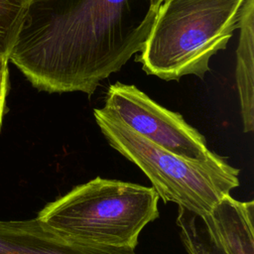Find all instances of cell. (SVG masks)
<instances>
[{
  "label": "cell",
  "mask_w": 254,
  "mask_h": 254,
  "mask_svg": "<svg viewBox=\"0 0 254 254\" xmlns=\"http://www.w3.org/2000/svg\"><path fill=\"white\" fill-rule=\"evenodd\" d=\"M163 1H165V0H163Z\"/></svg>",
  "instance_id": "cell-12"
},
{
  "label": "cell",
  "mask_w": 254,
  "mask_h": 254,
  "mask_svg": "<svg viewBox=\"0 0 254 254\" xmlns=\"http://www.w3.org/2000/svg\"><path fill=\"white\" fill-rule=\"evenodd\" d=\"M254 201L225 196L203 215L178 207L177 226L188 254H254Z\"/></svg>",
  "instance_id": "cell-6"
},
{
  "label": "cell",
  "mask_w": 254,
  "mask_h": 254,
  "mask_svg": "<svg viewBox=\"0 0 254 254\" xmlns=\"http://www.w3.org/2000/svg\"><path fill=\"white\" fill-rule=\"evenodd\" d=\"M32 1H41V0H31V2H32Z\"/></svg>",
  "instance_id": "cell-11"
},
{
  "label": "cell",
  "mask_w": 254,
  "mask_h": 254,
  "mask_svg": "<svg viewBox=\"0 0 254 254\" xmlns=\"http://www.w3.org/2000/svg\"><path fill=\"white\" fill-rule=\"evenodd\" d=\"M159 199L152 187L96 177L47 203L36 217L66 237L135 249L145 226L160 216Z\"/></svg>",
  "instance_id": "cell-2"
},
{
  "label": "cell",
  "mask_w": 254,
  "mask_h": 254,
  "mask_svg": "<svg viewBox=\"0 0 254 254\" xmlns=\"http://www.w3.org/2000/svg\"><path fill=\"white\" fill-rule=\"evenodd\" d=\"M162 3L32 1L8 59L40 90L91 95L141 52Z\"/></svg>",
  "instance_id": "cell-1"
},
{
  "label": "cell",
  "mask_w": 254,
  "mask_h": 254,
  "mask_svg": "<svg viewBox=\"0 0 254 254\" xmlns=\"http://www.w3.org/2000/svg\"><path fill=\"white\" fill-rule=\"evenodd\" d=\"M94 118L109 145L146 175L165 203L203 215L239 187V170L215 153L203 160L181 157L140 136L104 108L94 109Z\"/></svg>",
  "instance_id": "cell-4"
},
{
  "label": "cell",
  "mask_w": 254,
  "mask_h": 254,
  "mask_svg": "<svg viewBox=\"0 0 254 254\" xmlns=\"http://www.w3.org/2000/svg\"><path fill=\"white\" fill-rule=\"evenodd\" d=\"M45 228L37 217L0 220V254H40Z\"/></svg>",
  "instance_id": "cell-8"
},
{
  "label": "cell",
  "mask_w": 254,
  "mask_h": 254,
  "mask_svg": "<svg viewBox=\"0 0 254 254\" xmlns=\"http://www.w3.org/2000/svg\"><path fill=\"white\" fill-rule=\"evenodd\" d=\"M103 108L140 136L178 156L203 160L213 154L205 138L180 113L159 105L133 84L110 85Z\"/></svg>",
  "instance_id": "cell-5"
},
{
  "label": "cell",
  "mask_w": 254,
  "mask_h": 254,
  "mask_svg": "<svg viewBox=\"0 0 254 254\" xmlns=\"http://www.w3.org/2000/svg\"><path fill=\"white\" fill-rule=\"evenodd\" d=\"M8 57L0 54V129L5 112L6 96L8 90Z\"/></svg>",
  "instance_id": "cell-10"
},
{
  "label": "cell",
  "mask_w": 254,
  "mask_h": 254,
  "mask_svg": "<svg viewBox=\"0 0 254 254\" xmlns=\"http://www.w3.org/2000/svg\"><path fill=\"white\" fill-rule=\"evenodd\" d=\"M244 0H165L141 50L143 69L165 80L203 77L239 27Z\"/></svg>",
  "instance_id": "cell-3"
},
{
  "label": "cell",
  "mask_w": 254,
  "mask_h": 254,
  "mask_svg": "<svg viewBox=\"0 0 254 254\" xmlns=\"http://www.w3.org/2000/svg\"><path fill=\"white\" fill-rule=\"evenodd\" d=\"M254 0H244L239 22L235 79L244 132L254 129Z\"/></svg>",
  "instance_id": "cell-7"
},
{
  "label": "cell",
  "mask_w": 254,
  "mask_h": 254,
  "mask_svg": "<svg viewBox=\"0 0 254 254\" xmlns=\"http://www.w3.org/2000/svg\"><path fill=\"white\" fill-rule=\"evenodd\" d=\"M31 0H0V54L8 57Z\"/></svg>",
  "instance_id": "cell-9"
}]
</instances>
